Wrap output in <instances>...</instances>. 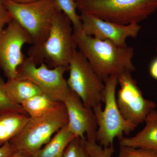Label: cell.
<instances>
[{"instance_id": "1", "label": "cell", "mask_w": 157, "mask_h": 157, "mask_svg": "<svg viewBox=\"0 0 157 157\" xmlns=\"http://www.w3.org/2000/svg\"><path fill=\"white\" fill-rule=\"evenodd\" d=\"M77 48L84 55L94 70L104 82L109 76H119L136 70L133 62V47L120 46L73 30Z\"/></svg>"}, {"instance_id": "2", "label": "cell", "mask_w": 157, "mask_h": 157, "mask_svg": "<svg viewBox=\"0 0 157 157\" xmlns=\"http://www.w3.org/2000/svg\"><path fill=\"white\" fill-rule=\"evenodd\" d=\"M77 48L72 23L59 11L54 17L47 39L42 44L32 45L27 51L28 57L37 66L44 63L50 68H68Z\"/></svg>"}, {"instance_id": "3", "label": "cell", "mask_w": 157, "mask_h": 157, "mask_svg": "<svg viewBox=\"0 0 157 157\" xmlns=\"http://www.w3.org/2000/svg\"><path fill=\"white\" fill-rule=\"evenodd\" d=\"M80 13L122 25L139 24L157 10V0H76Z\"/></svg>"}, {"instance_id": "4", "label": "cell", "mask_w": 157, "mask_h": 157, "mask_svg": "<svg viewBox=\"0 0 157 157\" xmlns=\"http://www.w3.org/2000/svg\"><path fill=\"white\" fill-rule=\"evenodd\" d=\"M64 104L40 117H30L21 132L9 141L15 151L30 155L42 148L60 129L67 124Z\"/></svg>"}, {"instance_id": "5", "label": "cell", "mask_w": 157, "mask_h": 157, "mask_svg": "<svg viewBox=\"0 0 157 157\" xmlns=\"http://www.w3.org/2000/svg\"><path fill=\"white\" fill-rule=\"evenodd\" d=\"M117 77L109 76L104 82V109L102 107L93 109L98 126L96 140L104 147L113 145L115 138L129 135L137 127L124 118L118 107L116 97Z\"/></svg>"}, {"instance_id": "6", "label": "cell", "mask_w": 157, "mask_h": 157, "mask_svg": "<svg viewBox=\"0 0 157 157\" xmlns=\"http://www.w3.org/2000/svg\"><path fill=\"white\" fill-rule=\"evenodd\" d=\"M3 5L13 19L28 32L33 40V45L45 42L50 33L55 15L60 11L55 0H38L27 4L6 0Z\"/></svg>"}, {"instance_id": "7", "label": "cell", "mask_w": 157, "mask_h": 157, "mask_svg": "<svg viewBox=\"0 0 157 157\" xmlns=\"http://www.w3.org/2000/svg\"><path fill=\"white\" fill-rule=\"evenodd\" d=\"M67 82L70 89L80 98L86 107L94 109L104 103L105 84L84 55L74 52L68 67Z\"/></svg>"}, {"instance_id": "8", "label": "cell", "mask_w": 157, "mask_h": 157, "mask_svg": "<svg viewBox=\"0 0 157 157\" xmlns=\"http://www.w3.org/2000/svg\"><path fill=\"white\" fill-rule=\"evenodd\" d=\"M67 70L63 67L50 68L44 63L37 66L27 57L17 69L16 78L32 82L51 99L63 103L72 91L64 77Z\"/></svg>"}, {"instance_id": "9", "label": "cell", "mask_w": 157, "mask_h": 157, "mask_svg": "<svg viewBox=\"0 0 157 157\" xmlns=\"http://www.w3.org/2000/svg\"><path fill=\"white\" fill-rule=\"evenodd\" d=\"M26 44L33 45V40L15 20L0 32V69L8 79L17 77V69L26 58L22 49Z\"/></svg>"}, {"instance_id": "10", "label": "cell", "mask_w": 157, "mask_h": 157, "mask_svg": "<svg viewBox=\"0 0 157 157\" xmlns=\"http://www.w3.org/2000/svg\"><path fill=\"white\" fill-rule=\"evenodd\" d=\"M117 78L120 86L116 98L118 107L124 118L137 127L144 122L156 104L154 101L144 98L132 73L125 72Z\"/></svg>"}, {"instance_id": "11", "label": "cell", "mask_w": 157, "mask_h": 157, "mask_svg": "<svg viewBox=\"0 0 157 157\" xmlns=\"http://www.w3.org/2000/svg\"><path fill=\"white\" fill-rule=\"evenodd\" d=\"M79 17L84 33L118 46H127V39L136 38L141 29L139 24L122 25L86 13H80Z\"/></svg>"}, {"instance_id": "12", "label": "cell", "mask_w": 157, "mask_h": 157, "mask_svg": "<svg viewBox=\"0 0 157 157\" xmlns=\"http://www.w3.org/2000/svg\"><path fill=\"white\" fill-rule=\"evenodd\" d=\"M63 103L67 112L68 125L72 133L81 139L97 141L98 124L93 109L86 107L73 91Z\"/></svg>"}, {"instance_id": "13", "label": "cell", "mask_w": 157, "mask_h": 157, "mask_svg": "<svg viewBox=\"0 0 157 157\" xmlns=\"http://www.w3.org/2000/svg\"><path fill=\"white\" fill-rule=\"evenodd\" d=\"M142 130L132 137H123L118 139L119 146L135 148L151 149L157 151V111L154 109L149 113Z\"/></svg>"}, {"instance_id": "14", "label": "cell", "mask_w": 157, "mask_h": 157, "mask_svg": "<svg viewBox=\"0 0 157 157\" xmlns=\"http://www.w3.org/2000/svg\"><path fill=\"white\" fill-rule=\"evenodd\" d=\"M75 137L67 124L57 132L42 148L30 155L31 157H63L66 148Z\"/></svg>"}, {"instance_id": "15", "label": "cell", "mask_w": 157, "mask_h": 157, "mask_svg": "<svg viewBox=\"0 0 157 157\" xmlns=\"http://www.w3.org/2000/svg\"><path fill=\"white\" fill-rule=\"evenodd\" d=\"M29 117L18 112H8L0 115V146L9 142L21 132Z\"/></svg>"}, {"instance_id": "16", "label": "cell", "mask_w": 157, "mask_h": 157, "mask_svg": "<svg viewBox=\"0 0 157 157\" xmlns=\"http://www.w3.org/2000/svg\"><path fill=\"white\" fill-rule=\"evenodd\" d=\"M5 88L11 99L21 105L28 99L43 93L32 82L16 78L8 79L5 83Z\"/></svg>"}, {"instance_id": "17", "label": "cell", "mask_w": 157, "mask_h": 157, "mask_svg": "<svg viewBox=\"0 0 157 157\" xmlns=\"http://www.w3.org/2000/svg\"><path fill=\"white\" fill-rule=\"evenodd\" d=\"M60 102H56L42 93L23 102V109L30 117L41 116L54 109Z\"/></svg>"}, {"instance_id": "18", "label": "cell", "mask_w": 157, "mask_h": 157, "mask_svg": "<svg viewBox=\"0 0 157 157\" xmlns=\"http://www.w3.org/2000/svg\"><path fill=\"white\" fill-rule=\"evenodd\" d=\"M59 9L70 19L75 31H82V22L77 14L76 0H55Z\"/></svg>"}, {"instance_id": "19", "label": "cell", "mask_w": 157, "mask_h": 157, "mask_svg": "<svg viewBox=\"0 0 157 157\" xmlns=\"http://www.w3.org/2000/svg\"><path fill=\"white\" fill-rule=\"evenodd\" d=\"M5 83L0 74V115L8 112H18L27 115L22 106L16 104L10 98L6 91Z\"/></svg>"}, {"instance_id": "20", "label": "cell", "mask_w": 157, "mask_h": 157, "mask_svg": "<svg viewBox=\"0 0 157 157\" xmlns=\"http://www.w3.org/2000/svg\"><path fill=\"white\" fill-rule=\"evenodd\" d=\"M86 140L75 137L66 148L63 157H90L86 147Z\"/></svg>"}, {"instance_id": "21", "label": "cell", "mask_w": 157, "mask_h": 157, "mask_svg": "<svg viewBox=\"0 0 157 157\" xmlns=\"http://www.w3.org/2000/svg\"><path fill=\"white\" fill-rule=\"evenodd\" d=\"M119 146L116 157H157V151L155 150Z\"/></svg>"}, {"instance_id": "22", "label": "cell", "mask_w": 157, "mask_h": 157, "mask_svg": "<svg viewBox=\"0 0 157 157\" xmlns=\"http://www.w3.org/2000/svg\"><path fill=\"white\" fill-rule=\"evenodd\" d=\"M86 147L90 157H112L115 152L113 145L104 147L95 141L86 140Z\"/></svg>"}, {"instance_id": "23", "label": "cell", "mask_w": 157, "mask_h": 157, "mask_svg": "<svg viewBox=\"0 0 157 157\" xmlns=\"http://www.w3.org/2000/svg\"><path fill=\"white\" fill-rule=\"evenodd\" d=\"M13 20L10 12L3 4H0V32Z\"/></svg>"}, {"instance_id": "24", "label": "cell", "mask_w": 157, "mask_h": 157, "mask_svg": "<svg viewBox=\"0 0 157 157\" xmlns=\"http://www.w3.org/2000/svg\"><path fill=\"white\" fill-rule=\"evenodd\" d=\"M14 151L11 144L7 142L0 146V157H10Z\"/></svg>"}, {"instance_id": "25", "label": "cell", "mask_w": 157, "mask_h": 157, "mask_svg": "<svg viewBox=\"0 0 157 157\" xmlns=\"http://www.w3.org/2000/svg\"><path fill=\"white\" fill-rule=\"evenodd\" d=\"M149 71L152 78L157 80V58L153 60L151 63Z\"/></svg>"}, {"instance_id": "26", "label": "cell", "mask_w": 157, "mask_h": 157, "mask_svg": "<svg viewBox=\"0 0 157 157\" xmlns=\"http://www.w3.org/2000/svg\"><path fill=\"white\" fill-rule=\"evenodd\" d=\"M10 157H31L30 155L22 152L14 151Z\"/></svg>"}, {"instance_id": "27", "label": "cell", "mask_w": 157, "mask_h": 157, "mask_svg": "<svg viewBox=\"0 0 157 157\" xmlns=\"http://www.w3.org/2000/svg\"><path fill=\"white\" fill-rule=\"evenodd\" d=\"M10 1L18 3V4H27V3L33 2L38 0H10Z\"/></svg>"}, {"instance_id": "28", "label": "cell", "mask_w": 157, "mask_h": 157, "mask_svg": "<svg viewBox=\"0 0 157 157\" xmlns=\"http://www.w3.org/2000/svg\"><path fill=\"white\" fill-rule=\"evenodd\" d=\"M6 0H0V4H3Z\"/></svg>"}, {"instance_id": "29", "label": "cell", "mask_w": 157, "mask_h": 157, "mask_svg": "<svg viewBox=\"0 0 157 157\" xmlns=\"http://www.w3.org/2000/svg\"><path fill=\"white\" fill-rule=\"evenodd\" d=\"M156 51H157V47L156 48Z\"/></svg>"}]
</instances>
